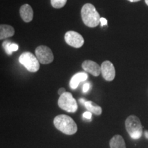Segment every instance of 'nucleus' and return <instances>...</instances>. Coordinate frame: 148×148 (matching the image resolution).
<instances>
[{"instance_id":"obj_9","label":"nucleus","mask_w":148,"mask_h":148,"mask_svg":"<svg viewBox=\"0 0 148 148\" xmlns=\"http://www.w3.org/2000/svg\"><path fill=\"white\" fill-rule=\"evenodd\" d=\"M82 67L85 71L90 73L93 76L97 77L101 73V66L92 60H86L84 61L82 64Z\"/></svg>"},{"instance_id":"obj_11","label":"nucleus","mask_w":148,"mask_h":148,"mask_svg":"<svg viewBox=\"0 0 148 148\" xmlns=\"http://www.w3.org/2000/svg\"><path fill=\"white\" fill-rule=\"evenodd\" d=\"M88 78L87 73L85 72H79L73 75L70 80V87L71 89H76L78 86L79 82L86 80Z\"/></svg>"},{"instance_id":"obj_2","label":"nucleus","mask_w":148,"mask_h":148,"mask_svg":"<svg viewBox=\"0 0 148 148\" xmlns=\"http://www.w3.org/2000/svg\"><path fill=\"white\" fill-rule=\"evenodd\" d=\"M81 16L83 23L89 27H95L100 23L101 16L91 3H86L81 10Z\"/></svg>"},{"instance_id":"obj_7","label":"nucleus","mask_w":148,"mask_h":148,"mask_svg":"<svg viewBox=\"0 0 148 148\" xmlns=\"http://www.w3.org/2000/svg\"><path fill=\"white\" fill-rule=\"evenodd\" d=\"M66 44L74 48H79L84 45V40L82 35L75 31H68L64 35Z\"/></svg>"},{"instance_id":"obj_3","label":"nucleus","mask_w":148,"mask_h":148,"mask_svg":"<svg viewBox=\"0 0 148 148\" xmlns=\"http://www.w3.org/2000/svg\"><path fill=\"white\" fill-rule=\"evenodd\" d=\"M125 126L127 133L133 139H138L143 134V126L139 118L135 115H130L125 121Z\"/></svg>"},{"instance_id":"obj_21","label":"nucleus","mask_w":148,"mask_h":148,"mask_svg":"<svg viewBox=\"0 0 148 148\" xmlns=\"http://www.w3.org/2000/svg\"><path fill=\"white\" fill-rule=\"evenodd\" d=\"M79 101H80V102L82 103V104H84V103L86 102V101L85 100V99H79Z\"/></svg>"},{"instance_id":"obj_4","label":"nucleus","mask_w":148,"mask_h":148,"mask_svg":"<svg viewBox=\"0 0 148 148\" xmlns=\"http://www.w3.org/2000/svg\"><path fill=\"white\" fill-rule=\"evenodd\" d=\"M18 61L29 72H36L40 68V62L36 56L29 51L22 53L18 58Z\"/></svg>"},{"instance_id":"obj_15","label":"nucleus","mask_w":148,"mask_h":148,"mask_svg":"<svg viewBox=\"0 0 148 148\" xmlns=\"http://www.w3.org/2000/svg\"><path fill=\"white\" fill-rule=\"evenodd\" d=\"M3 47L4 48L5 52L8 55H11L13 51H16L18 49V45L17 44L11 42L9 40H5L3 42Z\"/></svg>"},{"instance_id":"obj_16","label":"nucleus","mask_w":148,"mask_h":148,"mask_svg":"<svg viewBox=\"0 0 148 148\" xmlns=\"http://www.w3.org/2000/svg\"><path fill=\"white\" fill-rule=\"evenodd\" d=\"M67 0H51V4L54 8H61L65 5Z\"/></svg>"},{"instance_id":"obj_8","label":"nucleus","mask_w":148,"mask_h":148,"mask_svg":"<svg viewBox=\"0 0 148 148\" xmlns=\"http://www.w3.org/2000/svg\"><path fill=\"white\" fill-rule=\"evenodd\" d=\"M101 73L103 78L108 82H111L115 77V69L113 64L109 60L102 62L101 65Z\"/></svg>"},{"instance_id":"obj_20","label":"nucleus","mask_w":148,"mask_h":148,"mask_svg":"<svg viewBox=\"0 0 148 148\" xmlns=\"http://www.w3.org/2000/svg\"><path fill=\"white\" fill-rule=\"evenodd\" d=\"M66 92V90H65V89H64V88H60V89L58 90V94L60 95H62V94H63L64 92Z\"/></svg>"},{"instance_id":"obj_19","label":"nucleus","mask_w":148,"mask_h":148,"mask_svg":"<svg viewBox=\"0 0 148 148\" xmlns=\"http://www.w3.org/2000/svg\"><path fill=\"white\" fill-rule=\"evenodd\" d=\"M100 23L101 26H104V25H106L108 24V21H107L106 18H103V17H101L100 18Z\"/></svg>"},{"instance_id":"obj_10","label":"nucleus","mask_w":148,"mask_h":148,"mask_svg":"<svg viewBox=\"0 0 148 148\" xmlns=\"http://www.w3.org/2000/svg\"><path fill=\"white\" fill-rule=\"evenodd\" d=\"M19 12L21 18L25 23H29L32 21L34 12H33L32 7L29 4H24L22 5L20 8Z\"/></svg>"},{"instance_id":"obj_5","label":"nucleus","mask_w":148,"mask_h":148,"mask_svg":"<svg viewBox=\"0 0 148 148\" xmlns=\"http://www.w3.org/2000/svg\"><path fill=\"white\" fill-rule=\"evenodd\" d=\"M58 106L69 112H75L77 110V103L71 92H65L62 94L58 101Z\"/></svg>"},{"instance_id":"obj_14","label":"nucleus","mask_w":148,"mask_h":148,"mask_svg":"<svg viewBox=\"0 0 148 148\" xmlns=\"http://www.w3.org/2000/svg\"><path fill=\"white\" fill-rule=\"evenodd\" d=\"M84 105L88 111H90L92 113L97 114V115H100L102 112V109L101 107L96 104L95 103H94L93 101H86Z\"/></svg>"},{"instance_id":"obj_1","label":"nucleus","mask_w":148,"mask_h":148,"mask_svg":"<svg viewBox=\"0 0 148 148\" xmlns=\"http://www.w3.org/2000/svg\"><path fill=\"white\" fill-rule=\"evenodd\" d=\"M53 124L56 128L61 132L67 135L75 134L77 130V126L74 120L66 114H60L53 119Z\"/></svg>"},{"instance_id":"obj_24","label":"nucleus","mask_w":148,"mask_h":148,"mask_svg":"<svg viewBox=\"0 0 148 148\" xmlns=\"http://www.w3.org/2000/svg\"><path fill=\"white\" fill-rule=\"evenodd\" d=\"M145 2L146 4L148 5V0H145Z\"/></svg>"},{"instance_id":"obj_22","label":"nucleus","mask_w":148,"mask_h":148,"mask_svg":"<svg viewBox=\"0 0 148 148\" xmlns=\"http://www.w3.org/2000/svg\"><path fill=\"white\" fill-rule=\"evenodd\" d=\"M127 1H130V2H137V1H139L140 0H127Z\"/></svg>"},{"instance_id":"obj_23","label":"nucleus","mask_w":148,"mask_h":148,"mask_svg":"<svg viewBox=\"0 0 148 148\" xmlns=\"http://www.w3.org/2000/svg\"><path fill=\"white\" fill-rule=\"evenodd\" d=\"M145 136L146 138H148V131H145Z\"/></svg>"},{"instance_id":"obj_18","label":"nucleus","mask_w":148,"mask_h":148,"mask_svg":"<svg viewBox=\"0 0 148 148\" xmlns=\"http://www.w3.org/2000/svg\"><path fill=\"white\" fill-rule=\"evenodd\" d=\"M90 89V84L89 83H85V84L83 85V92H86L88 91V90Z\"/></svg>"},{"instance_id":"obj_17","label":"nucleus","mask_w":148,"mask_h":148,"mask_svg":"<svg viewBox=\"0 0 148 148\" xmlns=\"http://www.w3.org/2000/svg\"><path fill=\"white\" fill-rule=\"evenodd\" d=\"M83 117L86 118V119H91L92 118L91 112H90V111H86V112H84V113H83Z\"/></svg>"},{"instance_id":"obj_12","label":"nucleus","mask_w":148,"mask_h":148,"mask_svg":"<svg viewBox=\"0 0 148 148\" xmlns=\"http://www.w3.org/2000/svg\"><path fill=\"white\" fill-rule=\"evenodd\" d=\"M14 29L13 27L9 25H5V24H1L0 25V39L1 40L14 36Z\"/></svg>"},{"instance_id":"obj_6","label":"nucleus","mask_w":148,"mask_h":148,"mask_svg":"<svg viewBox=\"0 0 148 148\" xmlns=\"http://www.w3.org/2000/svg\"><path fill=\"white\" fill-rule=\"evenodd\" d=\"M35 54L40 63L47 64L53 60V54L49 47L45 45H40L35 49Z\"/></svg>"},{"instance_id":"obj_13","label":"nucleus","mask_w":148,"mask_h":148,"mask_svg":"<svg viewBox=\"0 0 148 148\" xmlns=\"http://www.w3.org/2000/svg\"><path fill=\"white\" fill-rule=\"evenodd\" d=\"M110 148H126L124 139L121 135H114L110 140Z\"/></svg>"}]
</instances>
